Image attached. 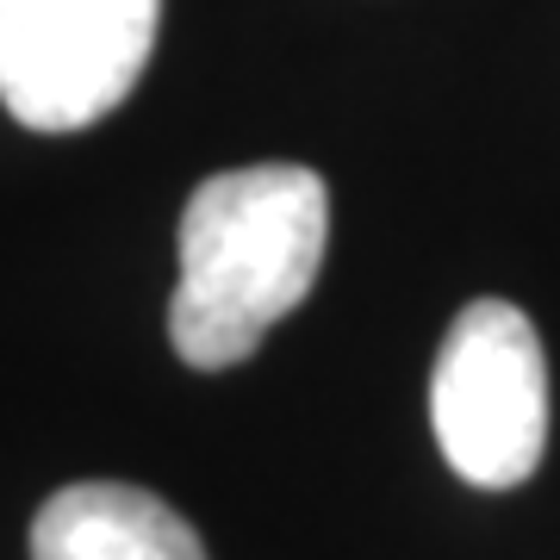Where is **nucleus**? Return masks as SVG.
Masks as SVG:
<instances>
[{
    "mask_svg": "<svg viewBox=\"0 0 560 560\" xmlns=\"http://www.w3.org/2000/svg\"><path fill=\"white\" fill-rule=\"evenodd\" d=\"M330 194L318 168L249 162L200 180L180 212V280L168 300V342L187 368L219 374L261 349L318 287Z\"/></svg>",
    "mask_w": 560,
    "mask_h": 560,
    "instance_id": "nucleus-1",
    "label": "nucleus"
},
{
    "mask_svg": "<svg viewBox=\"0 0 560 560\" xmlns=\"http://www.w3.org/2000/svg\"><path fill=\"white\" fill-rule=\"evenodd\" d=\"M430 423L442 460L467 486L504 492L541 467L548 448V361L529 312L474 300L448 324L430 374Z\"/></svg>",
    "mask_w": 560,
    "mask_h": 560,
    "instance_id": "nucleus-2",
    "label": "nucleus"
},
{
    "mask_svg": "<svg viewBox=\"0 0 560 560\" xmlns=\"http://www.w3.org/2000/svg\"><path fill=\"white\" fill-rule=\"evenodd\" d=\"M162 0H0V106L25 131L101 125L150 69Z\"/></svg>",
    "mask_w": 560,
    "mask_h": 560,
    "instance_id": "nucleus-3",
    "label": "nucleus"
},
{
    "mask_svg": "<svg viewBox=\"0 0 560 560\" xmlns=\"http://www.w3.org/2000/svg\"><path fill=\"white\" fill-rule=\"evenodd\" d=\"M32 560H206L194 523L125 480H75L32 523Z\"/></svg>",
    "mask_w": 560,
    "mask_h": 560,
    "instance_id": "nucleus-4",
    "label": "nucleus"
}]
</instances>
